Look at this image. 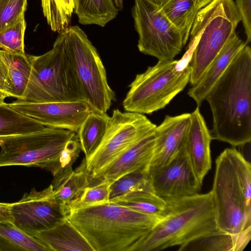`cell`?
<instances>
[{"label":"cell","instance_id":"cell-1","mask_svg":"<svg viewBox=\"0 0 251 251\" xmlns=\"http://www.w3.org/2000/svg\"><path fill=\"white\" fill-rule=\"evenodd\" d=\"M213 139L241 146L251 140V49L246 44L207 95Z\"/></svg>","mask_w":251,"mask_h":251},{"label":"cell","instance_id":"cell-2","mask_svg":"<svg viewBox=\"0 0 251 251\" xmlns=\"http://www.w3.org/2000/svg\"><path fill=\"white\" fill-rule=\"evenodd\" d=\"M162 218L111 202L70 209L67 217L94 251H136Z\"/></svg>","mask_w":251,"mask_h":251},{"label":"cell","instance_id":"cell-3","mask_svg":"<svg viewBox=\"0 0 251 251\" xmlns=\"http://www.w3.org/2000/svg\"><path fill=\"white\" fill-rule=\"evenodd\" d=\"M165 214L139 244L136 251H160L190 242L218 230L211 191L165 200Z\"/></svg>","mask_w":251,"mask_h":251},{"label":"cell","instance_id":"cell-4","mask_svg":"<svg viewBox=\"0 0 251 251\" xmlns=\"http://www.w3.org/2000/svg\"><path fill=\"white\" fill-rule=\"evenodd\" d=\"M27 56L31 72L24 99L20 100L38 103L86 101L59 34L50 50L41 55Z\"/></svg>","mask_w":251,"mask_h":251},{"label":"cell","instance_id":"cell-5","mask_svg":"<svg viewBox=\"0 0 251 251\" xmlns=\"http://www.w3.org/2000/svg\"><path fill=\"white\" fill-rule=\"evenodd\" d=\"M241 18L233 0H212L200 9L190 33V43L197 41L190 60V83L194 85L235 32Z\"/></svg>","mask_w":251,"mask_h":251},{"label":"cell","instance_id":"cell-6","mask_svg":"<svg viewBox=\"0 0 251 251\" xmlns=\"http://www.w3.org/2000/svg\"><path fill=\"white\" fill-rule=\"evenodd\" d=\"M189 61H158L136 75L123 102L126 111L150 114L165 108L190 81Z\"/></svg>","mask_w":251,"mask_h":251},{"label":"cell","instance_id":"cell-7","mask_svg":"<svg viewBox=\"0 0 251 251\" xmlns=\"http://www.w3.org/2000/svg\"><path fill=\"white\" fill-rule=\"evenodd\" d=\"M67 56L93 111L106 113L115 92L109 86L106 71L99 54L79 26H70L59 34Z\"/></svg>","mask_w":251,"mask_h":251},{"label":"cell","instance_id":"cell-8","mask_svg":"<svg viewBox=\"0 0 251 251\" xmlns=\"http://www.w3.org/2000/svg\"><path fill=\"white\" fill-rule=\"evenodd\" d=\"M75 132L45 127L29 133L0 138V167H39L53 176L59 172V158Z\"/></svg>","mask_w":251,"mask_h":251},{"label":"cell","instance_id":"cell-9","mask_svg":"<svg viewBox=\"0 0 251 251\" xmlns=\"http://www.w3.org/2000/svg\"><path fill=\"white\" fill-rule=\"evenodd\" d=\"M215 164L210 191L218 230L231 234L251 230V193L241 183L226 149Z\"/></svg>","mask_w":251,"mask_h":251},{"label":"cell","instance_id":"cell-10","mask_svg":"<svg viewBox=\"0 0 251 251\" xmlns=\"http://www.w3.org/2000/svg\"><path fill=\"white\" fill-rule=\"evenodd\" d=\"M131 15L141 52L158 61L172 60L181 52L184 46L182 34L161 7L151 0H134Z\"/></svg>","mask_w":251,"mask_h":251},{"label":"cell","instance_id":"cell-11","mask_svg":"<svg viewBox=\"0 0 251 251\" xmlns=\"http://www.w3.org/2000/svg\"><path fill=\"white\" fill-rule=\"evenodd\" d=\"M156 126L144 114L114 109L100 147L86 161L91 182L120 154L152 132Z\"/></svg>","mask_w":251,"mask_h":251},{"label":"cell","instance_id":"cell-12","mask_svg":"<svg viewBox=\"0 0 251 251\" xmlns=\"http://www.w3.org/2000/svg\"><path fill=\"white\" fill-rule=\"evenodd\" d=\"M13 223L30 236L50 229L67 218L70 208L55 198L52 186L25 193L18 202L11 203Z\"/></svg>","mask_w":251,"mask_h":251},{"label":"cell","instance_id":"cell-13","mask_svg":"<svg viewBox=\"0 0 251 251\" xmlns=\"http://www.w3.org/2000/svg\"><path fill=\"white\" fill-rule=\"evenodd\" d=\"M184 143L185 141L177 154L168 164L149 168V178L152 189L157 196L164 200L194 195L201 190L202 184L191 168Z\"/></svg>","mask_w":251,"mask_h":251},{"label":"cell","instance_id":"cell-14","mask_svg":"<svg viewBox=\"0 0 251 251\" xmlns=\"http://www.w3.org/2000/svg\"><path fill=\"white\" fill-rule=\"evenodd\" d=\"M8 105L46 127L77 132L93 111L84 100L38 103L17 100Z\"/></svg>","mask_w":251,"mask_h":251},{"label":"cell","instance_id":"cell-15","mask_svg":"<svg viewBox=\"0 0 251 251\" xmlns=\"http://www.w3.org/2000/svg\"><path fill=\"white\" fill-rule=\"evenodd\" d=\"M190 120V113L166 115L155 127L153 152L149 168L164 166L176 157L184 143Z\"/></svg>","mask_w":251,"mask_h":251},{"label":"cell","instance_id":"cell-16","mask_svg":"<svg viewBox=\"0 0 251 251\" xmlns=\"http://www.w3.org/2000/svg\"><path fill=\"white\" fill-rule=\"evenodd\" d=\"M213 139L199 106L190 113L185 140V150L191 168L199 182L211 167L210 143Z\"/></svg>","mask_w":251,"mask_h":251},{"label":"cell","instance_id":"cell-17","mask_svg":"<svg viewBox=\"0 0 251 251\" xmlns=\"http://www.w3.org/2000/svg\"><path fill=\"white\" fill-rule=\"evenodd\" d=\"M154 143L153 130L109 164L92 181L90 185L100 182L111 184L126 173L149 167L153 155Z\"/></svg>","mask_w":251,"mask_h":251},{"label":"cell","instance_id":"cell-18","mask_svg":"<svg viewBox=\"0 0 251 251\" xmlns=\"http://www.w3.org/2000/svg\"><path fill=\"white\" fill-rule=\"evenodd\" d=\"M235 32L213 60L199 81L189 89L188 96L200 107L209 91L246 45Z\"/></svg>","mask_w":251,"mask_h":251},{"label":"cell","instance_id":"cell-19","mask_svg":"<svg viewBox=\"0 0 251 251\" xmlns=\"http://www.w3.org/2000/svg\"><path fill=\"white\" fill-rule=\"evenodd\" d=\"M55 251H94L91 245L67 218L35 236Z\"/></svg>","mask_w":251,"mask_h":251},{"label":"cell","instance_id":"cell-20","mask_svg":"<svg viewBox=\"0 0 251 251\" xmlns=\"http://www.w3.org/2000/svg\"><path fill=\"white\" fill-rule=\"evenodd\" d=\"M90 177L84 159L75 170H67L53 176L51 183L56 199L69 208L90 185Z\"/></svg>","mask_w":251,"mask_h":251},{"label":"cell","instance_id":"cell-21","mask_svg":"<svg viewBox=\"0 0 251 251\" xmlns=\"http://www.w3.org/2000/svg\"><path fill=\"white\" fill-rule=\"evenodd\" d=\"M251 238V230L231 234L219 230L200 237L178 249L193 251H242Z\"/></svg>","mask_w":251,"mask_h":251},{"label":"cell","instance_id":"cell-22","mask_svg":"<svg viewBox=\"0 0 251 251\" xmlns=\"http://www.w3.org/2000/svg\"><path fill=\"white\" fill-rule=\"evenodd\" d=\"M110 119V117L106 113L92 111L80 126L77 136L86 161L90 159L100 147Z\"/></svg>","mask_w":251,"mask_h":251},{"label":"cell","instance_id":"cell-23","mask_svg":"<svg viewBox=\"0 0 251 251\" xmlns=\"http://www.w3.org/2000/svg\"><path fill=\"white\" fill-rule=\"evenodd\" d=\"M74 11L83 25L104 27L116 18L118 10L113 0H74Z\"/></svg>","mask_w":251,"mask_h":251},{"label":"cell","instance_id":"cell-24","mask_svg":"<svg viewBox=\"0 0 251 251\" xmlns=\"http://www.w3.org/2000/svg\"><path fill=\"white\" fill-rule=\"evenodd\" d=\"M5 98L0 94V138L34 132L46 127L11 107Z\"/></svg>","mask_w":251,"mask_h":251},{"label":"cell","instance_id":"cell-25","mask_svg":"<svg viewBox=\"0 0 251 251\" xmlns=\"http://www.w3.org/2000/svg\"><path fill=\"white\" fill-rule=\"evenodd\" d=\"M0 58L7 69L11 97L23 100L31 72L27 54H15L0 50Z\"/></svg>","mask_w":251,"mask_h":251},{"label":"cell","instance_id":"cell-26","mask_svg":"<svg viewBox=\"0 0 251 251\" xmlns=\"http://www.w3.org/2000/svg\"><path fill=\"white\" fill-rule=\"evenodd\" d=\"M0 251H51L35 237L30 236L13 223L0 222Z\"/></svg>","mask_w":251,"mask_h":251},{"label":"cell","instance_id":"cell-27","mask_svg":"<svg viewBox=\"0 0 251 251\" xmlns=\"http://www.w3.org/2000/svg\"><path fill=\"white\" fill-rule=\"evenodd\" d=\"M110 202L160 217H163L167 205L166 201L157 196L152 188L129 193Z\"/></svg>","mask_w":251,"mask_h":251},{"label":"cell","instance_id":"cell-28","mask_svg":"<svg viewBox=\"0 0 251 251\" xmlns=\"http://www.w3.org/2000/svg\"><path fill=\"white\" fill-rule=\"evenodd\" d=\"M197 0H169L161 9L166 16L181 32L183 45L187 43L190 31L199 11Z\"/></svg>","mask_w":251,"mask_h":251},{"label":"cell","instance_id":"cell-29","mask_svg":"<svg viewBox=\"0 0 251 251\" xmlns=\"http://www.w3.org/2000/svg\"><path fill=\"white\" fill-rule=\"evenodd\" d=\"M43 12L51 29L58 34L70 26L74 0H41Z\"/></svg>","mask_w":251,"mask_h":251},{"label":"cell","instance_id":"cell-30","mask_svg":"<svg viewBox=\"0 0 251 251\" xmlns=\"http://www.w3.org/2000/svg\"><path fill=\"white\" fill-rule=\"evenodd\" d=\"M149 167L126 173L110 185L109 202L129 193L152 188L149 178Z\"/></svg>","mask_w":251,"mask_h":251},{"label":"cell","instance_id":"cell-31","mask_svg":"<svg viewBox=\"0 0 251 251\" xmlns=\"http://www.w3.org/2000/svg\"><path fill=\"white\" fill-rule=\"evenodd\" d=\"M26 25L24 16L15 25L0 32V50L25 55L24 36Z\"/></svg>","mask_w":251,"mask_h":251},{"label":"cell","instance_id":"cell-32","mask_svg":"<svg viewBox=\"0 0 251 251\" xmlns=\"http://www.w3.org/2000/svg\"><path fill=\"white\" fill-rule=\"evenodd\" d=\"M110 185L107 182H100L87 187L79 199L70 207V210L109 202Z\"/></svg>","mask_w":251,"mask_h":251},{"label":"cell","instance_id":"cell-33","mask_svg":"<svg viewBox=\"0 0 251 251\" xmlns=\"http://www.w3.org/2000/svg\"><path fill=\"white\" fill-rule=\"evenodd\" d=\"M27 5V0H0V32L25 16Z\"/></svg>","mask_w":251,"mask_h":251},{"label":"cell","instance_id":"cell-34","mask_svg":"<svg viewBox=\"0 0 251 251\" xmlns=\"http://www.w3.org/2000/svg\"><path fill=\"white\" fill-rule=\"evenodd\" d=\"M81 150L77 136L75 135L68 142L62 151L59 158V172L58 173L72 168Z\"/></svg>","mask_w":251,"mask_h":251},{"label":"cell","instance_id":"cell-35","mask_svg":"<svg viewBox=\"0 0 251 251\" xmlns=\"http://www.w3.org/2000/svg\"><path fill=\"white\" fill-rule=\"evenodd\" d=\"M251 0H236V6L244 27L247 44L251 41Z\"/></svg>","mask_w":251,"mask_h":251},{"label":"cell","instance_id":"cell-36","mask_svg":"<svg viewBox=\"0 0 251 251\" xmlns=\"http://www.w3.org/2000/svg\"><path fill=\"white\" fill-rule=\"evenodd\" d=\"M0 94L11 97V87L6 68L0 58Z\"/></svg>","mask_w":251,"mask_h":251},{"label":"cell","instance_id":"cell-37","mask_svg":"<svg viewBox=\"0 0 251 251\" xmlns=\"http://www.w3.org/2000/svg\"><path fill=\"white\" fill-rule=\"evenodd\" d=\"M11 203L0 202V222L13 223Z\"/></svg>","mask_w":251,"mask_h":251},{"label":"cell","instance_id":"cell-38","mask_svg":"<svg viewBox=\"0 0 251 251\" xmlns=\"http://www.w3.org/2000/svg\"><path fill=\"white\" fill-rule=\"evenodd\" d=\"M211 0H197V6L198 10L208 4Z\"/></svg>","mask_w":251,"mask_h":251},{"label":"cell","instance_id":"cell-39","mask_svg":"<svg viewBox=\"0 0 251 251\" xmlns=\"http://www.w3.org/2000/svg\"><path fill=\"white\" fill-rule=\"evenodd\" d=\"M114 1L115 5L118 11H121L123 9V0H114Z\"/></svg>","mask_w":251,"mask_h":251},{"label":"cell","instance_id":"cell-40","mask_svg":"<svg viewBox=\"0 0 251 251\" xmlns=\"http://www.w3.org/2000/svg\"><path fill=\"white\" fill-rule=\"evenodd\" d=\"M157 5L162 7L165 5L169 0H151Z\"/></svg>","mask_w":251,"mask_h":251}]
</instances>
